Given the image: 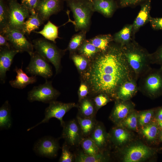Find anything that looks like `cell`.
Returning a JSON list of instances; mask_svg holds the SVG:
<instances>
[{"label": "cell", "instance_id": "obj_5", "mask_svg": "<svg viewBox=\"0 0 162 162\" xmlns=\"http://www.w3.org/2000/svg\"><path fill=\"white\" fill-rule=\"evenodd\" d=\"M53 43L46 39L39 38L33 40L32 44L35 51L53 65L56 74H58L60 69L62 52Z\"/></svg>", "mask_w": 162, "mask_h": 162}, {"label": "cell", "instance_id": "obj_45", "mask_svg": "<svg viewBox=\"0 0 162 162\" xmlns=\"http://www.w3.org/2000/svg\"><path fill=\"white\" fill-rule=\"evenodd\" d=\"M145 0H120V4L122 7L136 4Z\"/></svg>", "mask_w": 162, "mask_h": 162}, {"label": "cell", "instance_id": "obj_50", "mask_svg": "<svg viewBox=\"0 0 162 162\" xmlns=\"http://www.w3.org/2000/svg\"><path fill=\"white\" fill-rule=\"evenodd\" d=\"M160 139L162 140V131L161 132V135H160Z\"/></svg>", "mask_w": 162, "mask_h": 162}, {"label": "cell", "instance_id": "obj_8", "mask_svg": "<svg viewBox=\"0 0 162 162\" xmlns=\"http://www.w3.org/2000/svg\"><path fill=\"white\" fill-rule=\"evenodd\" d=\"M8 28L22 32L25 19L29 16V11L16 0H8Z\"/></svg>", "mask_w": 162, "mask_h": 162}, {"label": "cell", "instance_id": "obj_29", "mask_svg": "<svg viewBox=\"0 0 162 162\" xmlns=\"http://www.w3.org/2000/svg\"><path fill=\"white\" fill-rule=\"evenodd\" d=\"M79 54L90 61L101 51L95 47L88 40H85L78 50Z\"/></svg>", "mask_w": 162, "mask_h": 162}, {"label": "cell", "instance_id": "obj_41", "mask_svg": "<svg viewBox=\"0 0 162 162\" xmlns=\"http://www.w3.org/2000/svg\"><path fill=\"white\" fill-rule=\"evenodd\" d=\"M154 113L152 110L144 111L140 113L139 118V122L140 125L143 126L148 123L151 120Z\"/></svg>", "mask_w": 162, "mask_h": 162}, {"label": "cell", "instance_id": "obj_14", "mask_svg": "<svg viewBox=\"0 0 162 162\" xmlns=\"http://www.w3.org/2000/svg\"><path fill=\"white\" fill-rule=\"evenodd\" d=\"M152 154L150 148L143 145L132 146L125 151L123 160L126 162H135L142 160Z\"/></svg>", "mask_w": 162, "mask_h": 162}, {"label": "cell", "instance_id": "obj_17", "mask_svg": "<svg viewBox=\"0 0 162 162\" xmlns=\"http://www.w3.org/2000/svg\"><path fill=\"white\" fill-rule=\"evenodd\" d=\"M22 64L21 68L15 67L14 71L16 73L15 79L13 80H10L9 83L12 87L22 89L25 88L27 85L33 84L37 81L35 76H28L22 69Z\"/></svg>", "mask_w": 162, "mask_h": 162}, {"label": "cell", "instance_id": "obj_26", "mask_svg": "<svg viewBox=\"0 0 162 162\" xmlns=\"http://www.w3.org/2000/svg\"><path fill=\"white\" fill-rule=\"evenodd\" d=\"M132 32V25L125 26L113 36V41L122 46L130 42L133 39L131 38Z\"/></svg>", "mask_w": 162, "mask_h": 162}, {"label": "cell", "instance_id": "obj_15", "mask_svg": "<svg viewBox=\"0 0 162 162\" xmlns=\"http://www.w3.org/2000/svg\"><path fill=\"white\" fill-rule=\"evenodd\" d=\"M60 0H40L36 12L44 21L61 10Z\"/></svg>", "mask_w": 162, "mask_h": 162}, {"label": "cell", "instance_id": "obj_46", "mask_svg": "<svg viewBox=\"0 0 162 162\" xmlns=\"http://www.w3.org/2000/svg\"><path fill=\"white\" fill-rule=\"evenodd\" d=\"M0 47H5L9 49L12 48L7 38L3 34H0Z\"/></svg>", "mask_w": 162, "mask_h": 162}, {"label": "cell", "instance_id": "obj_10", "mask_svg": "<svg viewBox=\"0 0 162 162\" xmlns=\"http://www.w3.org/2000/svg\"><path fill=\"white\" fill-rule=\"evenodd\" d=\"M30 56L29 63L26 68V73L32 76H39L46 80L52 76V71L48 61L36 51Z\"/></svg>", "mask_w": 162, "mask_h": 162}, {"label": "cell", "instance_id": "obj_12", "mask_svg": "<svg viewBox=\"0 0 162 162\" xmlns=\"http://www.w3.org/2000/svg\"><path fill=\"white\" fill-rule=\"evenodd\" d=\"M62 127L61 138H63L70 147L80 145L84 137L76 119L65 122Z\"/></svg>", "mask_w": 162, "mask_h": 162}, {"label": "cell", "instance_id": "obj_9", "mask_svg": "<svg viewBox=\"0 0 162 162\" xmlns=\"http://www.w3.org/2000/svg\"><path fill=\"white\" fill-rule=\"evenodd\" d=\"M7 39L12 48L19 52H26L31 56L34 52V45L25 36L22 31L7 28L2 32Z\"/></svg>", "mask_w": 162, "mask_h": 162}, {"label": "cell", "instance_id": "obj_6", "mask_svg": "<svg viewBox=\"0 0 162 162\" xmlns=\"http://www.w3.org/2000/svg\"><path fill=\"white\" fill-rule=\"evenodd\" d=\"M49 104V106L45 110L44 118L40 122L27 129V131L30 130L41 124L48 123L53 118L58 119L61 126L63 127L65 123L63 118L65 114L72 108L77 107V105L74 103H64L56 100Z\"/></svg>", "mask_w": 162, "mask_h": 162}, {"label": "cell", "instance_id": "obj_21", "mask_svg": "<svg viewBox=\"0 0 162 162\" xmlns=\"http://www.w3.org/2000/svg\"><path fill=\"white\" fill-rule=\"evenodd\" d=\"M94 11H97L106 17L111 16L115 9L112 0H93L92 2Z\"/></svg>", "mask_w": 162, "mask_h": 162}, {"label": "cell", "instance_id": "obj_11", "mask_svg": "<svg viewBox=\"0 0 162 162\" xmlns=\"http://www.w3.org/2000/svg\"><path fill=\"white\" fill-rule=\"evenodd\" d=\"M60 148L58 140L50 136L39 139L36 142L33 150L38 155L48 158L56 157Z\"/></svg>", "mask_w": 162, "mask_h": 162}, {"label": "cell", "instance_id": "obj_42", "mask_svg": "<svg viewBox=\"0 0 162 162\" xmlns=\"http://www.w3.org/2000/svg\"><path fill=\"white\" fill-rule=\"evenodd\" d=\"M40 0H21V4L27 9L30 14L35 12Z\"/></svg>", "mask_w": 162, "mask_h": 162}, {"label": "cell", "instance_id": "obj_13", "mask_svg": "<svg viewBox=\"0 0 162 162\" xmlns=\"http://www.w3.org/2000/svg\"><path fill=\"white\" fill-rule=\"evenodd\" d=\"M17 50L13 48L0 47V80L4 83L6 73L9 71L15 55L19 53Z\"/></svg>", "mask_w": 162, "mask_h": 162}, {"label": "cell", "instance_id": "obj_48", "mask_svg": "<svg viewBox=\"0 0 162 162\" xmlns=\"http://www.w3.org/2000/svg\"><path fill=\"white\" fill-rule=\"evenodd\" d=\"M158 123L160 126L162 128V121L158 120Z\"/></svg>", "mask_w": 162, "mask_h": 162}, {"label": "cell", "instance_id": "obj_36", "mask_svg": "<svg viewBox=\"0 0 162 162\" xmlns=\"http://www.w3.org/2000/svg\"><path fill=\"white\" fill-rule=\"evenodd\" d=\"M70 146L65 142L62 147L61 155L59 160L60 162H72L75 161V155L70 150Z\"/></svg>", "mask_w": 162, "mask_h": 162}, {"label": "cell", "instance_id": "obj_44", "mask_svg": "<svg viewBox=\"0 0 162 162\" xmlns=\"http://www.w3.org/2000/svg\"><path fill=\"white\" fill-rule=\"evenodd\" d=\"M149 22L151 26L156 30H162V17L152 18L151 17Z\"/></svg>", "mask_w": 162, "mask_h": 162}, {"label": "cell", "instance_id": "obj_33", "mask_svg": "<svg viewBox=\"0 0 162 162\" xmlns=\"http://www.w3.org/2000/svg\"><path fill=\"white\" fill-rule=\"evenodd\" d=\"M9 10L4 0H0V31L2 32L8 27Z\"/></svg>", "mask_w": 162, "mask_h": 162}, {"label": "cell", "instance_id": "obj_30", "mask_svg": "<svg viewBox=\"0 0 162 162\" xmlns=\"http://www.w3.org/2000/svg\"><path fill=\"white\" fill-rule=\"evenodd\" d=\"M80 145L83 152L88 155H96L103 152L90 136L83 138Z\"/></svg>", "mask_w": 162, "mask_h": 162}, {"label": "cell", "instance_id": "obj_2", "mask_svg": "<svg viewBox=\"0 0 162 162\" xmlns=\"http://www.w3.org/2000/svg\"><path fill=\"white\" fill-rule=\"evenodd\" d=\"M121 47L126 60L138 80L152 68L150 54L133 39Z\"/></svg>", "mask_w": 162, "mask_h": 162}, {"label": "cell", "instance_id": "obj_3", "mask_svg": "<svg viewBox=\"0 0 162 162\" xmlns=\"http://www.w3.org/2000/svg\"><path fill=\"white\" fill-rule=\"evenodd\" d=\"M139 79L138 90L153 97L162 94V67L152 68Z\"/></svg>", "mask_w": 162, "mask_h": 162}, {"label": "cell", "instance_id": "obj_28", "mask_svg": "<svg viewBox=\"0 0 162 162\" xmlns=\"http://www.w3.org/2000/svg\"><path fill=\"white\" fill-rule=\"evenodd\" d=\"M58 28L50 21H48L41 30L39 32L34 31V32L41 34L46 39L56 43V39L59 38Z\"/></svg>", "mask_w": 162, "mask_h": 162}, {"label": "cell", "instance_id": "obj_40", "mask_svg": "<svg viewBox=\"0 0 162 162\" xmlns=\"http://www.w3.org/2000/svg\"><path fill=\"white\" fill-rule=\"evenodd\" d=\"M137 117L136 114L133 112L131 114L125 119L123 123L128 128L135 130L137 127Z\"/></svg>", "mask_w": 162, "mask_h": 162}, {"label": "cell", "instance_id": "obj_19", "mask_svg": "<svg viewBox=\"0 0 162 162\" xmlns=\"http://www.w3.org/2000/svg\"><path fill=\"white\" fill-rule=\"evenodd\" d=\"M151 0L143 5L132 25V32H136L141 26L148 21L151 17L150 16Z\"/></svg>", "mask_w": 162, "mask_h": 162}, {"label": "cell", "instance_id": "obj_38", "mask_svg": "<svg viewBox=\"0 0 162 162\" xmlns=\"http://www.w3.org/2000/svg\"><path fill=\"white\" fill-rule=\"evenodd\" d=\"M112 100L111 98L107 95L100 94L97 95L93 99V101L97 111L107 103Z\"/></svg>", "mask_w": 162, "mask_h": 162}, {"label": "cell", "instance_id": "obj_18", "mask_svg": "<svg viewBox=\"0 0 162 162\" xmlns=\"http://www.w3.org/2000/svg\"><path fill=\"white\" fill-rule=\"evenodd\" d=\"M114 107L111 116V119L117 122L127 116L132 109L133 105L129 100L116 99Z\"/></svg>", "mask_w": 162, "mask_h": 162}, {"label": "cell", "instance_id": "obj_25", "mask_svg": "<svg viewBox=\"0 0 162 162\" xmlns=\"http://www.w3.org/2000/svg\"><path fill=\"white\" fill-rule=\"evenodd\" d=\"M90 137L93 140L100 150H102L106 142V136L102 125L98 122Z\"/></svg>", "mask_w": 162, "mask_h": 162}, {"label": "cell", "instance_id": "obj_20", "mask_svg": "<svg viewBox=\"0 0 162 162\" xmlns=\"http://www.w3.org/2000/svg\"><path fill=\"white\" fill-rule=\"evenodd\" d=\"M79 102L77 115L82 118L95 117L98 111L93 100L87 97Z\"/></svg>", "mask_w": 162, "mask_h": 162}, {"label": "cell", "instance_id": "obj_35", "mask_svg": "<svg viewBox=\"0 0 162 162\" xmlns=\"http://www.w3.org/2000/svg\"><path fill=\"white\" fill-rule=\"evenodd\" d=\"M71 58L78 70L80 72L85 71L89 65V61L87 58L80 54H74L71 56Z\"/></svg>", "mask_w": 162, "mask_h": 162}, {"label": "cell", "instance_id": "obj_23", "mask_svg": "<svg viewBox=\"0 0 162 162\" xmlns=\"http://www.w3.org/2000/svg\"><path fill=\"white\" fill-rule=\"evenodd\" d=\"M76 119L84 138L90 136L98 122L95 117L82 118L77 115Z\"/></svg>", "mask_w": 162, "mask_h": 162}, {"label": "cell", "instance_id": "obj_43", "mask_svg": "<svg viewBox=\"0 0 162 162\" xmlns=\"http://www.w3.org/2000/svg\"><path fill=\"white\" fill-rule=\"evenodd\" d=\"M88 87L86 83L83 82L81 84L78 90L79 102L87 97L89 92Z\"/></svg>", "mask_w": 162, "mask_h": 162}, {"label": "cell", "instance_id": "obj_34", "mask_svg": "<svg viewBox=\"0 0 162 162\" xmlns=\"http://www.w3.org/2000/svg\"><path fill=\"white\" fill-rule=\"evenodd\" d=\"M113 140L118 145L127 141L129 137V134L126 130L120 128H114L112 131Z\"/></svg>", "mask_w": 162, "mask_h": 162}, {"label": "cell", "instance_id": "obj_37", "mask_svg": "<svg viewBox=\"0 0 162 162\" xmlns=\"http://www.w3.org/2000/svg\"><path fill=\"white\" fill-rule=\"evenodd\" d=\"M158 128L156 124H151L147 125L142 129V133L148 140H154L157 136Z\"/></svg>", "mask_w": 162, "mask_h": 162}, {"label": "cell", "instance_id": "obj_31", "mask_svg": "<svg viewBox=\"0 0 162 162\" xmlns=\"http://www.w3.org/2000/svg\"><path fill=\"white\" fill-rule=\"evenodd\" d=\"M106 160V158L103 152L95 155H88L82 151L79 152L75 155V161L76 162H101Z\"/></svg>", "mask_w": 162, "mask_h": 162}, {"label": "cell", "instance_id": "obj_24", "mask_svg": "<svg viewBox=\"0 0 162 162\" xmlns=\"http://www.w3.org/2000/svg\"><path fill=\"white\" fill-rule=\"evenodd\" d=\"M11 107L9 101L6 100L0 108V128L8 129L12 125Z\"/></svg>", "mask_w": 162, "mask_h": 162}, {"label": "cell", "instance_id": "obj_32", "mask_svg": "<svg viewBox=\"0 0 162 162\" xmlns=\"http://www.w3.org/2000/svg\"><path fill=\"white\" fill-rule=\"evenodd\" d=\"M87 31H80L71 37L67 49L70 52L78 50L85 40Z\"/></svg>", "mask_w": 162, "mask_h": 162}, {"label": "cell", "instance_id": "obj_7", "mask_svg": "<svg viewBox=\"0 0 162 162\" xmlns=\"http://www.w3.org/2000/svg\"><path fill=\"white\" fill-rule=\"evenodd\" d=\"M60 92L52 85V82L46 80L45 82L34 87L28 93V100L31 102L34 101L50 103L56 100Z\"/></svg>", "mask_w": 162, "mask_h": 162}, {"label": "cell", "instance_id": "obj_4", "mask_svg": "<svg viewBox=\"0 0 162 162\" xmlns=\"http://www.w3.org/2000/svg\"><path fill=\"white\" fill-rule=\"evenodd\" d=\"M71 0L69 6L72 11L74 19L76 31H87L91 23V16L94 11L92 2L87 1Z\"/></svg>", "mask_w": 162, "mask_h": 162}, {"label": "cell", "instance_id": "obj_49", "mask_svg": "<svg viewBox=\"0 0 162 162\" xmlns=\"http://www.w3.org/2000/svg\"><path fill=\"white\" fill-rule=\"evenodd\" d=\"M81 0L87 1L90 2H92L93 0Z\"/></svg>", "mask_w": 162, "mask_h": 162}, {"label": "cell", "instance_id": "obj_22", "mask_svg": "<svg viewBox=\"0 0 162 162\" xmlns=\"http://www.w3.org/2000/svg\"><path fill=\"white\" fill-rule=\"evenodd\" d=\"M44 22L36 12L31 13L24 22L22 32L29 35L32 32L38 29Z\"/></svg>", "mask_w": 162, "mask_h": 162}, {"label": "cell", "instance_id": "obj_1", "mask_svg": "<svg viewBox=\"0 0 162 162\" xmlns=\"http://www.w3.org/2000/svg\"><path fill=\"white\" fill-rule=\"evenodd\" d=\"M90 61L83 77L92 94H104L115 98L121 84L136 79L121 46L115 42H112L106 50L100 52Z\"/></svg>", "mask_w": 162, "mask_h": 162}, {"label": "cell", "instance_id": "obj_16", "mask_svg": "<svg viewBox=\"0 0 162 162\" xmlns=\"http://www.w3.org/2000/svg\"><path fill=\"white\" fill-rule=\"evenodd\" d=\"M137 81L135 78H132L123 83L117 90L115 98L124 100H129L138 91Z\"/></svg>", "mask_w": 162, "mask_h": 162}, {"label": "cell", "instance_id": "obj_39", "mask_svg": "<svg viewBox=\"0 0 162 162\" xmlns=\"http://www.w3.org/2000/svg\"><path fill=\"white\" fill-rule=\"evenodd\" d=\"M151 64H156L162 67V44L153 53L150 54Z\"/></svg>", "mask_w": 162, "mask_h": 162}, {"label": "cell", "instance_id": "obj_47", "mask_svg": "<svg viewBox=\"0 0 162 162\" xmlns=\"http://www.w3.org/2000/svg\"><path fill=\"white\" fill-rule=\"evenodd\" d=\"M158 115V120L162 121V108L159 110Z\"/></svg>", "mask_w": 162, "mask_h": 162}, {"label": "cell", "instance_id": "obj_27", "mask_svg": "<svg viewBox=\"0 0 162 162\" xmlns=\"http://www.w3.org/2000/svg\"><path fill=\"white\" fill-rule=\"evenodd\" d=\"M101 52L105 51L113 41V36L110 34H101L88 40Z\"/></svg>", "mask_w": 162, "mask_h": 162}]
</instances>
